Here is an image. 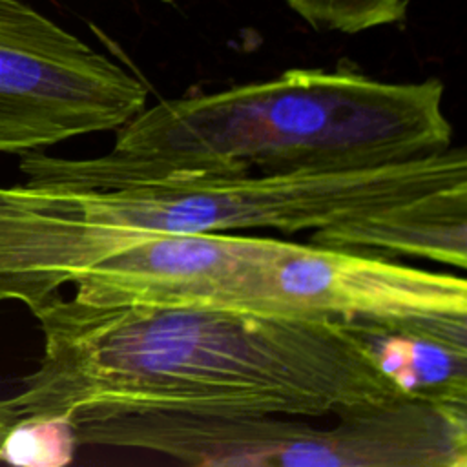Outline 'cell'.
<instances>
[{"label":"cell","mask_w":467,"mask_h":467,"mask_svg":"<svg viewBox=\"0 0 467 467\" xmlns=\"http://www.w3.org/2000/svg\"><path fill=\"white\" fill-rule=\"evenodd\" d=\"M288 241L237 232L137 239L73 275V299L95 306H226Z\"/></svg>","instance_id":"7"},{"label":"cell","mask_w":467,"mask_h":467,"mask_svg":"<svg viewBox=\"0 0 467 467\" xmlns=\"http://www.w3.org/2000/svg\"><path fill=\"white\" fill-rule=\"evenodd\" d=\"M310 244L465 268L467 181L317 228L310 232Z\"/></svg>","instance_id":"8"},{"label":"cell","mask_w":467,"mask_h":467,"mask_svg":"<svg viewBox=\"0 0 467 467\" xmlns=\"http://www.w3.org/2000/svg\"><path fill=\"white\" fill-rule=\"evenodd\" d=\"M38 367L7 400L73 425L133 412L343 416L403 396L341 321L232 306L31 308Z\"/></svg>","instance_id":"1"},{"label":"cell","mask_w":467,"mask_h":467,"mask_svg":"<svg viewBox=\"0 0 467 467\" xmlns=\"http://www.w3.org/2000/svg\"><path fill=\"white\" fill-rule=\"evenodd\" d=\"M159 2H166V4H171L173 0H159Z\"/></svg>","instance_id":"13"},{"label":"cell","mask_w":467,"mask_h":467,"mask_svg":"<svg viewBox=\"0 0 467 467\" xmlns=\"http://www.w3.org/2000/svg\"><path fill=\"white\" fill-rule=\"evenodd\" d=\"M443 82H387L350 66L292 67L212 93L146 106L99 157L42 150L31 173L69 186H108L161 171L325 173L378 168L443 151L452 126Z\"/></svg>","instance_id":"2"},{"label":"cell","mask_w":467,"mask_h":467,"mask_svg":"<svg viewBox=\"0 0 467 467\" xmlns=\"http://www.w3.org/2000/svg\"><path fill=\"white\" fill-rule=\"evenodd\" d=\"M465 181V150L452 144L352 171H161L97 188L26 177L0 186V301L31 310L86 266L148 235L314 232Z\"/></svg>","instance_id":"3"},{"label":"cell","mask_w":467,"mask_h":467,"mask_svg":"<svg viewBox=\"0 0 467 467\" xmlns=\"http://www.w3.org/2000/svg\"><path fill=\"white\" fill-rule=\"evenodd\" d=\"M288 414L133 412L73 425L78 445L139 449L192 465L458 467V425L431 401L400 396L317 427Z\"/></svg>","instance_id":"4"},{"label":"cell","mask_w":467,"mask_h":467,"mask_svg":"<svg viewBox=\"0 0 467 467\" xmlns=\"http://www.w3.org/2000/svg\"><path fill=\"white\" fill-rule=\"evenodd\" d=\"M146 84L22 0H0V153L117 131Z\"/></svg>","instance_id":"5"},{"label":"cell","mask_w":467,"mask_h":467,"mask_svg":"<svg viewBox=\"0 0 467 467\" xmlns=\"http://www.w3.org/2000/svg\"><path fill=\"white\" fill-rule=\"evenodd\" d=\"M341 323L403 396L467 407V319Z\"/></svg>","instance_id":"9"},{"label":"cell","mask_w":467,"mask_h":467,"mask_svg":"<svg viewBox=\"0 0 467 467\" xmlns=\"http://www.w3.org/2000/svg\"><path fill=\"white\" fill-rule=\"evenodd\" d=\"M226 306L336 321L467 319V283L381 255L288 241Z\"/></svg>","instance_id":"6"},{"label":"cell","mask_w":467,"mask_h":467,"mask_svg":"<svg viewBox=\"0 0 467 467\" xmlns=\"http://www.w3.org/2000/svg\"><path fill=\"white\" fill-rule=\"evenodd\" d=\"M410 0H286L288 7L314 29L347 35L400 24Z\"/></svg>","instance_id":"11"},{"label":"cell","mask_w":467,"mask_h":467,"mask_svg":"<svg viewBox=\"0 0 467 467\" xmlns=\"http://www.w3.org/2000/svg\"><path fill=\"white\" fill-rule=\"evenodd\" d=\"M18 418V414L9 407L7 400H0V441L5 434V431L11 427V423Z\"/></svg>","instance_id":"12"},{"label":"cell","mask_w":467,"mask_h":467,"mask_svg":"<svg viewBox=\"0 0 467 467\" xmlns=\"http://www.w3.org/2000/svg\"><path fill=\"white\" fill-rule=\"evenodd\" d=\"M78 447L69 418L62 414H20L0 441V462L22 467H64Z\"/></svg>","instance_id":"10"}]
</instances>
